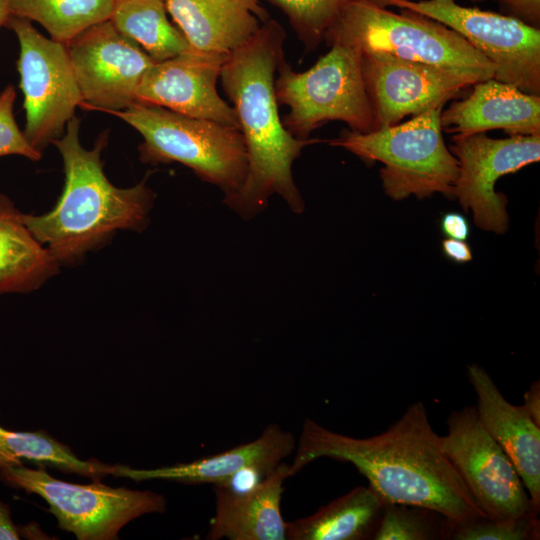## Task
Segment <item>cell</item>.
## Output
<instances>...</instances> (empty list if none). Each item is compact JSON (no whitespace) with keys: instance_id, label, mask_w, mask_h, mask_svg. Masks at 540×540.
I'll return each instance as SVG.
<instances>
[{"instance_id":"6da1fadb","label":"cell","mask_w":540,"mask_h":540,"mask_svg":"<svg viewBox=\"0 0 540 540\" xmlns=\"http://www.w3.org/2000/svg\"><path fill=\"white\" fill-rule=\"evenodd\" d=\"M423 402L409 405L387 430L368 438L303 423L289 477L319 458L349 462L385 503L422 506L456 524L487 518L443 452Z\"/></svg>"},{"instance_id":"7a4b0ae2","label":"cell","mask_w":540,"mask_h":540,"mask_svg":"<svg viewBox=\"0 0 540 540\" xmlns=\"http://www.w3.org/2000/svg\"><path fill=\"white\" fill-rule=\"evenodd\" d=\"M285 40L284 28L268 19L250 41L227 55L220 74L248 158L241 189L224 202L244 218L261 212L274 194L281 196L295 213L303 212L305 207L292 167L302 150L319 139L296 138L279 115L275 77L285 58Z\"/></svg>"},{"instance_id":"3957f363","label":"cell","mask_w":540,"mask_h":540,"mask_svg":"<svg viewBox=\"0 0 540 540\" xmlns=\"http://www.w3.org/2000/svg\"><path fill=\"white\" fill-rule=\"evenodd\" d=\"M79 128L80 119L74 116L64 134L52 142L62 157L65 173L56 205L40 215L23 213L28 229L59 264L80 260L118 230H142L155 198L145 179L128 188L113 185L101 160L107 133L87 149L80 143Z\"/></svg>"},{"instance_id":"277c9868","label":"cell","mask_w":540,"mask_h":540,"mask_svg":"<svg viewBox=\"0 0 540 540\" xmlns=\"http://www.w3.org/2000/svg\"><path fill=\"white\" fill-rule=\"evenodd\" d=\"M324 41L351 47L360 54L384 52L452 70L477 82L494 77V66L467 40L421 14L393 12L372 0H352L327 30Z\"/></svg>"},{"instance_id":"5b68a950","label":"cell","mask_w":540,"mask_h":540,"mask_svg":"<svg viewBox=\"0 0 540 540\" xmlns=\"http://www.w3.org/2000/svg\"><path fill=\"white\" fill-rule=\"evenodd\" d=\"M110 114L142 136L138 149L143 162L180 163L203 181L220 188L224 199L241 189L247 176L248 158L238 128L141 102Z\"/></svg>"},{"instance_id":"8992f818","label":"cell","mask_w":540,"mask_h":540,"mask_svg":"<svg viewBox=\"0 0 540 540\" xmlns=\"http://www.w3.org/2000/svg\"><path fill=\"white\" fill-rule=\"evenodd\" d=\"M443 105L412 116L401 124L367 133L343 131L329 141L359 158L384 164L380 177L384 192L394 200L441 193L453 197L459 167L447 148L440 121Z\"/></svg>"},{"instance_id":"52a82bcc","label":"cell","mask_w":540,"mask_h":540,"mask_svg":"<svg viewBox=\"0 0 540 540\" xmlns=\"http://www.w3.org/2000/svg\"><path fill=\"white\" fill-rule=\"evenodd\" d=\"M278 104L289 108L281 117L296 138L310 134L329 121H342L351 131L367 133L376 124L363 77L361 54L334 43L309 69L296 72L280 62L275 77Z\"/></svg>"},{"instance_id":"ba28073f","label":"cell","mask_w":540,"mask_h":540,"mask_svg":"<svg viewBox=\"0 0 540 540\" xmlns=\"http://www.w3.org/2000/svg\"><path fill=\"white\" fill-rule=\"evenodd\" d=\"M7 486L44 499L58 526L78 540H114L132 520L146 514L164 513L166 498L153 491L111 487L93 481L74 484L51 476L46 467L23 464L0 468Z\"/></svg>"},{"instance_id":"9c48e42d","label":"cell","mask_w":540,"mask_h":540,"mask_svg":"<svg viewBox=\"0 0 540 540\" xmlns=\"http://www.w3.org/2000/svg\"><path fill=\"white\" fill-rule=\"evenodd\" d=\"M374 2V1H373ZM435 20L461 35L494 66V79L540 95V29L455 0H379Z\"/></svg>"},{"instance_id":"30bf717a","label":"cell","mask_w":540,"mask_h":540,"mask_svg":"<svg viewBox=\"0 0 540 540\" xmlns=\"http://www.w3.org/2000/svg\"><path fill=\"white\" fill-rule=\"evenodd\" d=\"M15 33L20 47L17 62L26 139L42 153L60 138L75 116L82 95L63 43L43 36L30 20L11 16L6 24Z\"/></svg>"},{"instance_id":"8fae6325","label":"cell","mask_w":540,"mask_h":540,"mask_svg":"<svg viewBox=\"0 0 540 540\" xmlns=\"http://www.w3.org/2000/svg\"><path fill=\"white\" fill-rule=\"evenodd\" d=\"M440 445L472 497L491 520L539 514L509 457L482 426L476 406L450 413Z\"/></svg>"},{"instance_id":"7c38bea8","label":"cell","mask_w":540,"mask_h":540,"mask_svg":"<svg viewBox=\"0 0 540 540\" xmlns=\"http://www.w3.org/2000/svg\"><path fill=\"white\" fill-rule=\"evenodd\" d=\"M450 147L459 173L453 190L464 210H471L477 227L495 233L508 228L507 198L495 185L540 160V135H513L495 139L485 133L455 135Z\"/></svg>"},{"instance_id":"4fadbf2b","label":"cell","mask_w":540,"mask_h":540,"mask_svg":"<svg viewBox=\"0 0 540 540\" xmlns=\"http://www.w3.org/2000/svg\"><path fill=\"white\" fill-rule=\"evenodd\" d=\"M65 46L82 95L81 106L108 113L137 102L139 85L156 62L110 20L88 28Z\"/></svg>"},{"instance_id":"5bb4252c","label":"cell","mask_w":540,"mask_h":540,"mask_svg":"<svg viewBox=\"0 0 540 540\" xmlns=\"http://www.w3.org/2000/svg\"><path fill=\"white\" fill-rule=\"evenodd\" d=\"M361 64L376 129L445 106L477 82L456 71L384 52L362 53Z\"/></svg>"},{"instance_id":"9a60e30c","label":"cell","mask_w":540,"mask_h":540,"mask_svg":"<svg viewBox=\"0 0 540 540\" xmlns=\"http://www.w3.org/2000/svg\"><path fill=\"white\" fill-rule=\"evenodd\" d=\"M226 57L192 50L155 62L139 85L137 102L238 128L234 109L217 90Z\"/></svg>"},{"instance_id":"2e32d148","label":"cell","mask_w":540,"mask_h":540,"mask_svg":"<svg viewBox=\"0 0 540 540\" xmlns=\"http://www.w3.org/2000/svg\"><path fill=\"white\" fill-rule=\"evenodd\" d=\"M295 448L296 440L290 432L276 424H270L255 440L214 455L153 469H135L115 464L112 475L136 482L160 479L219 486L247 470L266 476L292 454Z\"/></svg>"},{"instance_id":"e0dca14e","label":"cell","mask_w":540,"mask_h":540,"mask_svg":"<svg viewBox=\"0 0 540 540\" xmlns=\"http://www.w3.org/2000/svg\"><path fill=\"white\" fill-rule=\"evenodd\" d=\"M467 376L477 396L478 418L517 470L535 511H540V426L521 405L510 403L488 372L477 364L467 366Z\"/></svg>"},{"instance_id":"ac0fdd59","label":"cell","mask_w":540,"mask_h":540,"mask_svg":"<svg viewBox=\"0 0 540 540\" xmlns=\"http://www.w3.org/2000/svg\"><path fill=\"white\" fill-rule=\"evenodd\" d=\"M442 130L456 135L501 129L509 136L540 135V95L494 78L476 82L470 94L440 115Z\"/></svg>"},{"instance_id":"d6986e66","label":"cell","mask_w":540,"mask_h":540,"mask_svg":"<svg viewBox=\"0 0 540 540\" xmlns=\"http://www.w3.org/2000/svg\"><path fill=\"white\" fill-rule=\"evenodd\" d=\"M289 478V464L280 463L253 486L233 490L214 486L215 515L207 539L284 540L286 522L281 515L283 483Z\"/></svg>"},{"instance_id":"ffe728a7","label":"cell","mask_w":540,"mask_h":540,"mask_svg":"<svg viewBox=\"0 0 540 540\" xmlns=\"http://www.w3.org/2000/svg\"><path fill=\"white\" fill-rule=\"evenodd\" d=\"M167 12L197 51L229 55L269 19L258 0H167Z\"/></svg>"},{"instance_id":"44dd1931","label":"cell","mask_w":540,"mask_h":540,"mask_svg":"<svg viewBox=\"0 0 540 540\" xmlns=\"http://www.w3.org/2000/svg\"><path fill=\"white\" fill-rule=\"evenodd\" d=\"M59 265L28 229L23 213L0 192V296L38 289Z\"/></svg>"},{"instance_id":"7402d4cb","label":"cell","mask_w":540,"mask_h":540,"mask_svg":"<svg viewBox=\"0 0 540 540\" xmlns=\"http://www.w3.org/2000/svg\"><path fill=\"white\" fill-rule=\"evenodd\" d=\"M385 502L370 486H358L313 514L286 522L289 540L373 539Z\"/></svg>"},{"instance_id":"603a6c76","label":"cell","mask_w":540,"mask_h":540,"mask_svg":"<svg viewBox=\"0 0 540 540\" xmlns=\"http://www.w3.org/2000/svg\"><path fill=\"white\" fill-rule=\"evenodd\" d=\"M167 13L163 0H117L110 21L159 62L194 50Z\"/></svg>"},{"instance_id":"cb8c5ba5","label":"cell","mask_w":540,"mask_h":540,"mask_svg":"<svg viewBox=\"0 0 540 540\" xmlns=\"http://www.w3.org/2000/svg\"><path fill=\"white\" fill-rule=\"evenodd\" d=\"M27 460L93 481L112 475L114 466L96 459L82 460L69 446L45 431H14L0 425V468L18 466Z\"/></svg>"},{"instance_id":"d4e9b609","label":"cell","mask_w":540,"mask_h":540,"mask_svg":"<svg viewBox=\"0 0 540 540\" xmlns=\"http://www.w3.org/2000/svg\"><path fill=\"white\" fill-rule=\"evenodd\" d=\"M114 6L115 0H9L11 16L36 21L63 44L110 20Z\"/></svg>"},{"instance_id":"484cf974","label":"cell","mask_w":540,"mask_h":540,"mask_svg":"<svg viewBox=\"0 0 540 540\" xmlns=\"http://www.w3.org/2000/svg\"><path fill=\"white\" fill-rule=\"evenodd\" d=\"M455 522L433 509L385 503L374 540H447Z\"/></svg>"},{"instance_id":"4316f807","label":"cell","mask_w":540,"mask_h":540,"mask_svg":"<svg viewBox=\"0 0 540 540\" xmlns=\"http://www.w3.org/2000/svg\"><path fill=\"white\" fill-rule=\"evenodd\" d=\"M288 17L307 50L316 49L325 33L352 0H268Z\"/></svg>"},{"instance_id":"83f0119b","label":"cell","mask_w":540,"mask_h":540,"mask_svg":"<svg viewBox=\"0 0 540 540\" xmlns=\"http://www.w3.org/2000/svg\"><path fill=\"white\" fill-rule=\"evenodd\" d=\"M539 514L509 520L479 518L455 524L450 540H538Z\"/></svg>"},{"instance_id":"f1b7e54d","label":"cell","mask_w":540,"mask_h":540,"mask_svg":"<svg viewBox=\"0 0 540 540\" xmlns=\"http://www.w3.org/2000/svg\"><path fill=\"white\" fill-rule=\"evenodd\" d=\"M15 98L13 85H8L0 93V157L19 155L38 161L42 153L31 146L15 121L13 113Z\"/></svg>"},{"instance_id":"f546056e","label":"cell","mask_w":540,"mask_h":540,"mask_svg":"<svg viewBox=\"0 0 540 540\" xmlns=\"http://www.w3.org/2000/svg\"><path fill=\"white\" fill-rule=\"evenodd\" d=\"M474 2L486 0H472ZM497 1L507 15L513 16L524 23L539 28L540 26V0H494Z\"/></svg>"},{"instance_id":"4dcf8cb0","label":"cell","mask_w":540,"mask_h":540,"mask_svg":"<svg viewBox=\"0 0 540 540\" xmlns=\"http://www.w3.org/2000/svg\"><path fill=\"white\" fill-rule=\"evenodd\" d=\"M441 229L449 238L465 241L470 232L467 219L455 212L446 213L441 219Z\"/></svg>"},{"instance_id":"1f68e13d","label":"cell","mask_w":540,"mask_h":540,"mask_svg":"<svg viewBox=\"0 0 540 540\" xmlns=\"http://www.w3.org/2000/svg\"><path fill=\"white\" fill-rule=\"evenodd\" d=\"M444 254L454 262L466 263L472 260L470 246L463 240L446 238L442 241Z\"/></svg>"},{"instance_id":"d6a6232c","label":"cell","mask_w":540,"mask_h":540,"mask_svg":"<svg viewBox=\"0 0 540 540\" xmlns=\"http://www.w3.org/2000/svg\"><path fill=\"white\" fill-rule=\"evenodd\" d=\"M10 506L0 499V540H18L21 528L13 522Z\"/></svg>"},{"instance_id":"836d02e7","label":"cell","mask_w":540,"mask_h":540,"mask_svg":"<svg viewBox=\"0 0 540 540\" xmlns=\"http://www.w3.org/2000/svg\"><path fill=\"white\" fill-rule=\"evenodd\" d=\"M531 419L540 426V383L534 381L524 393L522 405Z\"/></svg>"},{"instance_id":"e575fe53","label":"cell","mask_w":540,"mask_h":540,"mask_svg":"<svg viewBox=\"0 0 540 540\" xmlns=\"http://www.w3.org/2000/svg\"><path fill=\"white\" fill-rule=\"evenodd\" d=\"M10 17L9 0H0V27L6 25Z\"/></svg>"},{"instance_id":"d590c367","label":"cell","mask_w":540,"mask_h":540,"mask_svg":"<svg viewBox=\"0 0 540 540\" xmlns=\"http://www.w3.org/2000/svg\"><path fill=\"white\" fill-rule=\"evenodd\" d=\"M372 1L377 2V1H379V0H372Z\"/></svg>"},{"instance_id":"8d00e7d4","label":"cell","mask_w":540,"mask_h":540,"mask_svg":"<svg viewBox=\"0 0 540 540\" xmlns=\"http://www.w3.org/2000/svg\"><path fill=\"white\" fill-rule=\"evenodd\" d=\"M115 1H117V0H115ZM163 1H165V2H166L167 0H163Z\"/></svg>"}]
</instances>
